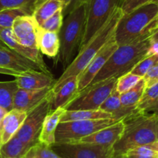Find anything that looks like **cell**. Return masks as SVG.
<instances>
[{
	"mask_svg": "<svg viewBox=\"0 0 158 158\" xmlns=\"http://www.w3.org/2000/svg\"><path fill=\"white\" fill-rule=\"evenodd\" d=\"M150 45L151 37L129 44L118 46L100 72L86 88L108 79H118L121 76L131 72L140 60L147 57Z\"/></svg>",
	"mask_w": 158,
	"mask_h": 158,
	"instance_id": "cell-1",
	"label": "cell"
},
{
	"mask_svg": "<svg viewBox=\"0 0 158 158\" xmlns=\"http://www.w3.org/2000/svg\"><path fill=\"white\" fill-rule=\"evenodd\" d=\"M123 121L124 129L113 147L114 155L126 154L137 147L157 140L158 116L156 115L139 112Z\"/></svg>",
	"mask_w": 158,
	"mask_h": 158,
	"instance_id": "cell-2",
	"label": "cell"
},
{
	"mask_svg": "<svg viewBox=\"0 0 158 158\" xmlns=\"http://www.w3.org/2000/svg\"><path fill=\"white\" fill-rule=\"evenodd\" d=\"M122 15L123 12L121 8L117 9L106 24L94 35L84 47L79 50L77 57L65 68L62 75L56 81V83L52 86L53 92L56 91L63 85L68 77L79 75L86 68L97 53L114 35L117 23Z\"/></svg>",
	"mask_w": 158,
	"mask_h": 158,
	"instance_id": "cell-3",
	"label": "cell"
},
{
	"mask_svg": "<svg viewBox=\"0 0 158 158\" xmlns=\"http://www.w3.org/2000/svg\"><path fill=\"white\" fill-rule=\"evenodd\" d=\"M158 15V3L151 2L139 6L123 14L117 23L114 38L118 46L129 44L149 38L144 33L147 26Z\"/></svg>",
	"mask_w": 158,
	"mask_h": 158,
	"instance_id": "cell-4",
	"label": "cell"
},
{
	"mask_svg": "<svg viewBox=\"0 0 158 158\" xmlns=\"http://www.w3.org/2000/svg\"><path fill=\"white\" fill-rule=\"evenodd\" d=\"M85 17L86 5H83L63 18L59 32L60 50L56 63H61L64 68L72 62L75 53L79 51L84 33Z\"/></svg>",
	"mask_w": 158,
	"mask_h": 158,
	"instance_id": "cell-5",
	"label": "cell"
},
{
	"mask_svg": "<svg viewBox=\"0 0 158 158\" xmlns=\"http://www.w3.org/2000/svg\"><path fill=\"white\" fill-rule=\"evenodd\" d=\"M123 2V0H88L86 3L84 33L79 50L106 24Z\"/></svg>",
	"mask_w": 158,
	"mask_h": 158,
	"instance_id": "cell-6",
	"label": "cell"
},
{
	"mask_svg": "<svg viewBox=\"0 0 158 158\" xmlns=\"http://www.w3.org/2000/svg\"><path fill=\"white\" fill-rule=\"evenodd\" d=\"M118 122L114 119L78 120L60 122L55 134V143H73L98 130Z\"/></svg>",
	"mask_w": 158,
	"mask_h": 158,
	"instance_id": "cell-7",
	"label": "cell"
},
{
	"mask_svg": "<svg viewBox=\"0 0 158 158\" xmlns=\"http://www.w3.org/2000/svg\"><path fill=\"white\" fill-rule=\"evenodd\" d=\"M117 81V78L108 79L83 90L64 108L69 111L100 109L106 98L116 88Z\"/></svg>",
	"mask_w": 158,
	"mask_h": 158,
	"instance_id": "cell-8",
	"label": "cell"
},
{
	"mask_svg": "<svg viewBox=\"0 0 158 158\" xmlns=\"http://www.w3.org/2000/svg\"><path fill=\"white\" fill-rule=\"evenodd\" d=\"M52 89L40 104L28 112L21 128L15 134L20 140L33 145L39 142L45 119L52 111Z\"/></svg>",
	"mask_w": 158,
	"mask_h": 158,
	"instance_id": "cell-9",
	"label": "cell"
},
{
	"mask_svg": "<svg viewBox=\"0 0 158 158\" xmlns=\"http://www.w3.org/2000/svg\"><path fill=\"white\" fill-rule=\"evenodd\" d=\"M52 150L62 158H113V147L86 143H55Z\"/></svg>",
	"mask_w": 158,
	"mask_h": 158,
	"instance_id": "cell-10",
	"label": "cell"
},
{
	"mask_svg": "<svg viewBox=\"0 0 158 158\" xmlns=\"http://www.w3.org/2000/svg\"><path fill=\"white\" fill-rule=\"evenodd\" d=\"M117 47H118V45L116 42L114 35L108 40L107 43L101 48V50L97 53V55L92 59V60L89 62L86 68L79 75H77V77H78L77 94L81 92L84 88H86L89 85V83L94 80V77L100 72L103 65L106 64L111 54L114 52V50Z\"/></svg>",
	"mask_w": 158,
	"mask_h": 158,
	"instance_id": "cell-11",
	"label": "cell"
},
{
	"mask_svg": "<svg viewBox=\"0 0 158 158\" xmlns=\"http://www.w3.org/2000/svg\"><path fill=\"white\" fill-rule=\"evenodd\" d=\"M12 32L20 44L29 48L38 49V38L40 27L32 15H21L15 19Z\"/></svg>",
	"mask_w": 158,
	"mask_h": 158,
	"instance_id": "cell-12",
	"label": "cell"
},
{
	"mask_svg": "<svg viewBox=\"0 0 158 158\" xmlns=\"http://www.w3.org/2000/svg\"><path fill=\"white\" fill-rule=\"evenodd\" d=\"M0 68L11 70L19 74L32 71L51 73L47 67L41 66L12 50L0 49Z\"/></svg>",
	"mask_w": 158,
	"mask_h": 158,
	"instance_id": "cell-13",
	"label": "cell"
},
{
	"mask_svg": "<svg viewBox=\"0 0 158 158\" xmlns=\"http://www.w3.org/2000/svg\"><path fill=\"white\" fill-rule=\"evenodd\" d=\"M123 129L124 123L123 120H120L73 143H86L106 147H114V144L121 137Z\"/></svg>",
	"mask_w": 158,
	"mask_h": 158,
	"instance_id": "cell-14",
	"label": "cell"
},
{
	"mask_svg": "<svg viewBox=\"0 0 158 158\" xmlns=\"http://www.w3.org/2000/svg\"><path fill=\"white\" fill-rule=\"evenodd\" d=\"M19 88L25 90H39L52 88L56 83L55 78L51 73L43 71H28L15 77Z\"/></svg>",
	"mask_w": 158,
	"mask_h": 158,
	"instance_id": "cell-15",
	"label": "cell"
},
{
	"mask_svg": "<svg viewBox=\"0 0 158 158\" xmlns=\"http://www.w3.org/2000/svg\"><path fill=\"white\" fill-rule=\"evenodd\" d=\"M52 88L39 90H25L18 88L14 96L13 108L27 113L40 104L52 91Z\"/></svg>",
	"mask_w": 158,
	"mask_h": 158,
	"instance_id": "cell-16",
	"label": "cell"
},
{
	"mask_svg": "<svg viewBox=\"0 0 158 158\" xmlns=\"http://www.w3.org/2000/svg\"><path fill=\"white\" fill-rule=\"evenodd\" d=\"M0 39L6 43L9 49L17 54L39 64L43 67H46L43 59V56L40 50L26 47L20 44L14 36L12 28H4L0 26Z\"/></svg>",
	"mask_w": 158,
	"mask_h": 158,
	"instance_id": "cell-17",
	"label": "cell"
},
{
	"mask_svg": "<svg viewBox=\"0 0 158 158\" xmlns=\"http://www.w3.org/2000/svg\"><path fill=\"white\" fill-rule=\"evenodd\" d=\"M120 94L115 88L102 104L100 109L110 114L113 119L118 121L123 120L132 115L139 112L137 108L123 106L120 102Z\"/></svg>",
	"mask_w": 158,
	"mask_h": 158,
	"instance_id": "cell-18",
	"label": "cell"
},
{
	"mask_svg": "<svg viewBox=\"0 0 158 158\" xmlns=\"http://www.w3.org/2000/svg\"><path fill=\"white\" fill-rule=\"evenodd\" d=\"M78 91V77L72 76L66 79L56 91H52V111L58 108H65L68 103L75 99Z\"/></svg>",
	"mask_w": 158,
	"mask_h": 158,
	"instance_id": "cell-19",
	"label": "cell"
},
{
	"mask_svg": "<svg viewBox=\"0 0 158 158\" xmlns=\"http://www.w3.org/2000/svg\"><path fill=\"white\" fill-rule=\"evenodd\" d=\"M27 113L12 108L8 112L0 125L2 143H5L13 137L21 128Z\"/></svg>",
	"mask_w": 158,
	"mask_h": 158,
	"instance_id": "cell-20",
	"label": "cell"
},
{
	"mask_svg": "<svg viewBox=\"0 0 158 158\" xmlns=\"http://www.w3.org/2000/svg\"><path fill=\"white\" fill-rule=\"evenodd\" d=\"M65 111L66 109L64 108H58L51 111L50 113L46 116L39 137V142L48 147H51L55 143L56 128Z\"/></svg>",
	"mask_w": 158,
	"mask_h": 158,
	"instance_id": "cell-21",
	"label": "cell"
},
{
	"mask_svg": "<svg viewBox=\"0 0 158 158\" xmlns=\"http://www.w3.org/2000/svg\"><path fill=\"white\" fill-rule=\"evenodd\" d=\"M38 47L42 54L51 58H56L60 50V37L58 33L44 31L40 28Z\"/></svg>",
	"mask_w": 158,
	"mask_h": 158,
	"instance_id": "cell-22",
	"label": "cell"
},
{
	"mask_svg": "<svg viewBox=\"0 0 158 158\" xmlns=\"http://www.w3.org/2000/svg\"><path fill=\"white\" fill-rule=\"evenodd\" d=\"M32 146L33 144L23 142L15 135L1 146L0 158H24Z\"/></svg>",
	"mask_w": 158,
	"mask_h": 158,
	"instance_id": "cell-23",
	"label": "cell"
},
{
	"mask_svg": "<svg viewBox=\"0 0 158 158\" xmlns=\"http://www.w3.org/2000/svg\"><path fill=\"white\" fill-rule=\"evenodd\" d=\"M113 119L112 116L101 109L97 110H66L62 116L60 122L78 120H96Z\"/></svg>",
	"mask_w": 158,
	"mask_h": 158,
	"instance_id": "cell-24",
	"label": "cell"
},
{
	"mask_svg": "<svg viewBox=\"0 0 158 158\" xmlns=\"http://www.w3.org/2000/svg\"><path fill=\"white\" fill-rule=\"evenodd\" d=\"M63 2L62 0H46L41 5L36 7L34 10L32 15L36 20L39 26L42 24L47 19L52 16L53 14L62 10Z\"/></svg>",
	"mask_w": 158,
	"mask_h": 158,
	"instance_id": "cell-25",
	"label": "cell"
},
{
	"mask_svg": "<svg viewBox=\"0 0 158 158\" xmlns=\"http://www.w3.org/2000/svg\"><path fill=\"white\" fill-rule=\"evenodd\" d=\"M19 87L13 81H0V107L9 112L13 108L14 96Z\"/></svg>",
	"mask_w": 158,
	"mask_h": 158,
	"instance_id": "cell-26",
	"label": "cell"
},
{
	"mask_svg": "<svg viewBox=\"0 0 158 158\" xmlns=\"http://www.w3.org/2000/svg\"><path fill=\"white\" fill-rule=\"evenodd\" d=\"M146 88L144 79L142 77L138 83L126 92L120 94V102L125 107L137 108V104Z\"/></svg>",
	"mask_w": 158,
	"mask_h": 158,
	"instance_id": "cell-27",
	"label": "cell"
},
{
	"mask_svg": "<svg viewBox=\"0 0 158 158\" xmlns=\"http://www.w3.org/2000/svg\"><path fill=\"white\" fill-rule=\"evenodd\" d=\"M158 99V82L152 86L145 88L138 104L137 109L140 112H145Z\"/></svg>",
	"mask_w": 158,
	"mask_h": 158,
	"instance_id": "cell-28",
	"label": "cell"
},
{
	"mask_svg": "<svg viewBox=\"0 0 158 158\" xmlns=\"http://www.w3.org/2000/svg\"><path fill=\"white\" fill-rule=\"evenodd\" d=\"M26 15H30V14L26 9L21 8L0 10V26L4 28H12L14 21L17 17Z\"/></svg>",
	"mask_w": 158,
	"mask_h": 158,
	"instance_id": "cell-29",
	"label": "cell"
},
{
	"mask_svg": "<svg viewBox=\"0 0 158 158\" xmlns=\"http://www.w3.org/2000/svg\"><path fill=\"white\" fill-rule=\"evenodd\" d=\"M24 158H62L54 151L51 147L38 142L32 146Z\"/></svg>",
	"mask_w": 158,
	"mask_h": 158,
	"instance_id": "cell-30",
	"label": "cell"
},
{
	"mask_svg": "<svg viewBox=\"0 0 158 158\" xmlns=\"http://www.w3.org/2000/svg\"><path fill=\"white\" fill-rule=\"evenodd\" d=\"M35 0H0V10L6 9H24L32 15L35 10Z\"/></svg>",
	"mask_w": 158,
	"mask_h": 158,
	"instance_id": "cell-31",
	"label": "cell"
},
{
	"mask_svg": "<svg viewBox=\"0 0 158 158\" xmlns=\"http://www.w3.org/2000/svg\"><path fill=\"white\" fill-rule=\"evenodd\" d=\"M141 78L142 77L135 75L132 73H127V74L121 76V77L117 79V85H116V90L120 94H123V93L129 91L134 85H137Z\"/></svg>",
	"mask_w": 158,
	"mask_h": 158,
	"instance_id": "cell-32",
	"label": "cell"
},
{
	"mask_svg": "<svg viewBox=\"0 0 158 158\" xmlns=\"http://www.w3.org/2000/svg\"><path fill=\"white\" fill-rule=\"evenodd\" d=\"M158 61V55L154 54L145 57L143 60H140L135 67L132 69L131 73L139 76L140 77H143L145 74L149 71V70Z\"/></svg>",
	"mask_w": 158,
	"mask_h": 158,
	"instance_id": "cell-33",
	"label": "cell"
},
{
	"mask_svg": "<svg viewBox=\"0 0 158 158\" xmlns=\"http://www.w3.org/2000/svg\"><path fill=\"white\" fill-rule=\"evenodd\" d=\"M63 13H62V10H59L58 12L53 14L52 16L47 19L46 21L43 22L40 25V27L44 31L58 33H59L62 27V25H63Z\"/></svg>",
	"mask_w": 158,
	"mask_h": 158,
	"instance_id": "cell-34",
	"label": "cell"
},
{
	"mask_svg": "<svg viewBox=\"0 0 158 158\" xmlns=\"http://www.w3.org/2000/svg\"><path fill=\"white\" fill-rule=\"evenodd\" d=\"M151 2L158 3V0H124L120 8L123 14H125L137 9L139 6Z\"/></svg>",
	"mask_w": 158,
	"mask_h": 158,
	"instance_id": "cell-35",
	"label": "cell"
},
{
	"mask_svg": "<svg viewBox=\"0 0 158 158\" xmlns=\"http://www.w3.org/2000/svg\"><path fill=\"white\" fill-rule=\"evenodd\" d=\"M87 1L88 0H62L63 2L62 13L63 18L80 6L86 5Z\"/></svg>",
	"mask_w": 158,
	"mask_h": 158,
	"instance_id": "cell-36",
	"label": "cell"
},
{
	"mask_svg": "<svg viewBox=\"0 0 158 158\" xmlns=\"http://www.w3.org/2000/svg\"><path fill=\"white\" fill-rule=\"evenodd\" d=\"M143 78L144 79L146 88L152 86L158 82V61L149 70Z\"/></svg>",
	"mask_w": 158,
	"mask_h": 158,
	"instance_id": "cell-37",
	"label": "cell"
},
{
	"mask_svg": "<svg viewBox=\"0 0 158 158\" xmlns=\"http://www.w3.org/2000/svg\"><path fill=\"white\" fill-rule=\"evenodd\" d=\"M157 32H158V15L147 26L146 29L144 31V33L147 37H151V36H153Z\"/></svg>",
	"mask_w": 158,
	"mask_h": 158,
	"instance_id": "cell-38",
	"label": "cell"
},
{
	"mask_svg": "<svg viewBox=\"0 0 158 158\" xmlns=\"http://www.w3.org/2000/svg\"><path fill=\"white\" fill-rule=\"evenodd\" d=\"M145 112L151 113V114L156 115V116H158V99L157 100V102H156L151 108H148Z\"/></svg>",
	"mask_w": 158,
	"mask_h": 158,
	"instance_id": "cell-39",
	"label": "cell"
},
{
	"mask_svg": "<svg viewBox=\"0 0 158 158\" xmlns=\"http://www.w3.org/2000/svg\"><path fill=\"white\" fill-rule=\"evenodd\" d=\"M127 158H157L154 157V156H142V155H137V154H126Z\"/></svg>",
	"mask_w": 158,
	"mask_h": 158,
	"instance_id": "cell-40",
	"label": "cell"
},
{
	"mask_svg": "<svg viewBox=\"0 0 158 158\" xmlns=\"http://www.w3.org/2000/svg\"><path fill=\"white\" fill-rule=\"evenodd\" d=\"M8 113V111H6V109H4L3 108L0 107V125H1L3 119L6 116V115Z\"/></svg>",
	"mask_w": 158,
	"mask_h": 158,
	"instance_id": "cell-41",
	"label": "cell"
},
{
	"mask_svg": "<svg viewBox=\"0 0 158 158\" xmlns=\"http://www.w3.org/2000/svg\"><path fill=\"white\" fill-rule=\"evenodd\" d=\"M0 49H6V50H11L9 49V47H8L7 45L6 44V43H4V42L2 41V40L0 39Z\"/></svg>",
	"mask_w": 158,
	"mask_h": 158,
	"instance_id": "cell-42",
	"label": "cell"
},
{
	"mask_svg": "<svg viewBox=\"0 0 158 158\" xmlns=\"http://www.w3.org/2000/svg\"><path fill=\"white\" fill-rule=\"evenodd\" d=\"M151 39L152 40H154V41H157L158 42V32L155 33L153 36H151Z\"/></svg>",
	"mask_w": 158,
	"mask_h": 158,
	"instance_id": "cell-43",
	"label": "cell"
},
{
	"mask_svg": "<svg viewBox=\"0 0 158 158\" xmlns=\"http://www.w3.org/2000/svg\"><path fill=\"white\" fill-rule=\"evenodd\" d=\"M46 1V0H35V9L36 7H38L40 5H41L43 2Z\"/></svg>",
	"mask_w": 158,
	"mask_h": 158,
	"instance_id": "cell-44",
	"label": "cell"
},
{
	"mask_svg": "<svg viewBox=\"0 0 158 158\" xmlns=\"http://www.w3.org/2000/svg\"><path fill=\"white\" fill-rule=\"evenodd\" d=\"M113 158H127V156L126 154H117L114 155Z\"/></svg>",
	"mask_w": 158,
	"mask_h": 158,
	"instance_id": "cell-45",
	"label": "cell"
},
{
	"mask_svg": "<svg viewBox=\"0 0 158 158\" xmlns=\"http://www.w3.org/2000/svg\"><path fill=\"white\" fill-rule=\"evenodd\" d=\"M2 145V137H1V129H0V148H1V146Z\"/></svg>",
	"mask_w": 158,
	"mask_h": 158,
	"instance_id": "cell-46",
	"label": "cell"
},
{
	"mask_svg": "<svg viewBox=\"0 0 158 158\" xmlns=\"http://www.w3.org/2000/svg\"><path fill=\"white\" fill-rule=\"evenodd\" d=\"M157 139L158 140V125H157Z\"/></svg>",
	"mask_w": 158,
	"mask_h": 158,
	"instance_id": "cell-47",
	"label": "cell"
},
{
	"mask_svg": "<svg viewBox=\"0 0 158 158\" xmlns=\"http://www.w3.org/2000/svg\"><path fill=\"white\" fill-rule=\"evenodd\" d=\"M123 1H124V0H123Z\"/></svg>",
	"mask_w": 158,
	"mask_h": 158,
	"instance_id": "cell-48",
	"label": "cell"
}]
</instances>
